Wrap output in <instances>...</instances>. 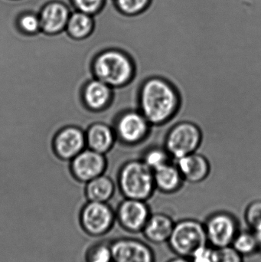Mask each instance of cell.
Masks as SVG:
<instances>
[{
	"label": "cell",
	"mask_w": 261,
	"mask_h": 262,
	"mask_svg": "<svg viewBox=\"0 0 261 262\" xmlns=\"http://www.w3.org/2000/svg\"><path fill=\"white\" fill-rule=\"evenodd\" d=\"M181 96L169 80L152 76L141 84L138 92V109L152 126L170 122L180 108Z\"/></svg>",
	"instance_id": "cell-1"
},
{
	"label": "cell",
	"mask_w": 261,
	"mask_h": 262,
	"mask_svg": "<svg viewBox=\"0 0 261 262\" xmlns=\"http://www.w3.org/2000/svg\"><path fill=\"white\" fill-rule=\"evenodd\" d=\"M92 72L95 78L115 90H119L133 81L136 75V66L127 52L107 48L95 56Z\"/></svg>",
	"instance_id": "cell-2"
},
{
	"label": "cell",
	"mask_w": 261,
	"mask_h": 262,
	"mask_svg": "<svg viewBox=\"0 0 261 262\" xmlns=\"http://www.w3.org/2000/svg\"><path fill=\"white\" fill-rule=\"evenodd\" d=\"M116 183L125 199L147 201L156 191L153 171L141 159L129 160L121 166Z\"/></svg>",
	"instance_id": "cell-3"
},
{
	"label": "cell",
	"mask_w": 261,
	"mask_h": 262,
	"mask_svg": "<svg viewBox=\"0 0 261 262\" xmlns=\"http://www.w3.org/2000/svg\"><path fill=\"white\" fill-rule=\"evenodd\" d=\"M167 243L175 255L190 258L199 248L208 245L204 223L195 219L176 222Z\"/></svg>",
	"instance_id": "cell-4"
},
{
	"label": "cell",
	"mask_w": 261,
	"mask_h": 262,
	"mask_svg": "<svg viewBox=\"0 0 261 262\" xmlns=\"http://www.w3.org/2000/svg\"><path fill=\"white\" fill-rule=\"evenodd\" d=\"M80 226L89 236L107 235L114 226L116 214L109 203L87 201L78 212Z\"/></svg>",
	"instance_id": "cell-5"
},
{
	"label": "cell",
	"mask_w": 261,
	"mask_h": 262,
	"mask_svg": "<svg viewBox=\"0 0 261 262\" xmlns=\"http://www.w3.org/2000/svg\"><path fill=\"white\" fill-rule=\"evenodd\" d=\"M202 131L191 121H181L173 126L165 136L164 146L173 160L197 152L202 143Z\"/></svg>",
	"instance_id": "cell-6"
},
{
	"label": "cell",
	"mask_w": 261,
	"mask_h": 262,
	"mask_svg": "<svg viewBox=\"0 0 261 262\" xmlns=\"http://www.w3.org/2000/svg\"><path fill=\"white\" fill-rule=\"evenodd\" d=\"M152 125L139 109H129L116 114L113 122L116 140L126 146H136L150 134Z\"/></svg>",
	"instance_id": "cell-7"
},
{
	"label": "cell",
	"mask_w": 261,
	"mask_h": 262,
	"mask_svg": "<svg viewBox=\"0 0 261 262\" xmlns=\"http://www.w3.org/2000/svg\"><path fill=\"white\" fill-rule=\"evenodd\" d=\"M203 223L208 244L213 249L231 246L241 230L237 217L226 211L210 214Z\"/></svg>",
	"instance_id": "cell-8"
},
{
	"label": "cell",
	"mask_w": 261,
	"mask_h": 262,
	"mask_svg": "<svg viewBox=\"0 0 261 262\" xmlns=\"http://www.w3.org/2000/svg\"><path fill=\"white\" fill-rule=\"evenodd\" d=\"M116 222L129 233H142L152 212L147 201L125 199L116 210Z\"/></svg>",
	"instance_id": "cell-9"
},
{
	"label": "cell",
	"mask_w": 261,
	"mask_h": 262,
	"mask_svg": "<svg viewBox=\"0 0 261 262\" xmlns=\"http://www.w3.org/2000/svg\"><path fill=\"white\" fill-rule=\"evenodd\" d=\"M113 262H156L153 249L138 238L123 237L110 241Z\"/></svg>",
	"instance_id": "cell-10"
},
{
	"label": "cell",
	"mask_w": 261,
	"mask_h": 262,
	"mask_svg": "<svg viewBox=\"0 0 261 262\" xmlns=\"http://www.w3.org/2000/svg\"><path fill=\"white\" fill-rule=\"evenodd\" d=\"M107 160L105 154L85 148L72 160L74 175L81 181H90L105 172Z\"/></svg>",
	"instance_id": "cell-11"
},
{
	"label": "cell",
	"mask_w": 261,
	"mask_h": 262,
	"mask_svg": "<svg viewBox=\"0 0 261 262\" xmlns=\"http://www.w3.org/2000/svg\"><path fill=\"white\" fill-rule=\"evenodd\" d=\"M54 148L60 157L72 160L87 148L85 131L76 126L64 127L55 136Z\"/></svg>",
	"instance_id": "cell-12"
},
{
	"label": "cell",
	"mask_w": 261,
	"mask_h": 262,
	"mask_svg": "<svg viewBox=\"0 0 261 262\" xmlns=\"http://www.w3.org/2000/svg\"><path fill=\"white\" fill-rule=\"evenodd\" d=\"M115 97V89L95 78L87 81L83 89L84 104L93 112L107 110L113 104Z\"/></svg>",
	"instance_id": "cell-13"
},
{
	"label": "cell",
	"mask_w": 261,
	"mask_h": 262,
	"mask_svg": "<svg viewBox=\"0 0 261 262\" xmlns=\"http://www.w3.org/2000/svg\"><path fill=\"white\" fill-rule=\"evenodd\" d=\"M174 161L187 183H202L208 178L211 171L209 160L198 152L184 156Z\"/></svg>",
	"instance_id": "cell-14"
},
{
	"label": "cell",
	"mask_w": 261,
	"mask_h": 262,
	"mask_svg": "<svg viewBox=\"0 0 261 262\" xmlns=\"http://www.w3.org/2000/svg\"><path fill=\"white\" fill-rule=\"evenodd\" d=\"M85 136L87 147L103 154L110 152L117 142L113 125L101 121L90 126Z\"/></svg>",
	"instance_id": "cell-15"
},
{
	"label": "cell",
	"mask_w": 261,
	"mask_h": 262,
	"mask_svg": "<svg viewBox=\"0 0 261 262\" xmlns=\"http://www.w3.org/2000/svg\"><path fill=\"white\" fill-rule=\"evenodd\" d=\"M171 216L162 212L152 213L142 234L144 238L155 245L168 243L175 226Z\"/></svg>",
	"instance_id": "cell-16"
},
{
	"label": "cell",
	"mask_w": 261,
	"mask_h": 262,
	"mask_svg": "<svg viewBox=\"0 0 261 262\" xmlns=\"http://www.w3.org/2000/svg\"><path fill=\"white\" fill-rule=\"evenodd\" d=\"M69 17L68 9L64 5L50 3L44 7L40 15L41 29L46 35H58L67 26Z\"/></svg>",
	"instance_id": "cell-17"
},
{
	"label": "cell",
	"mask_w": 261,
	"mask_h": 262,
	"mask_svg": "<svg viewBox=\"0 0 261 262\" xmlns=\"http://www.w3.org/2000/svg\"><path fill=\"white\" fill-rule=\"evenodd\" d=\"M153 176L156 190L167 195L177 192L185 183L175 161L153 171Z\"/></svg>",
	"instance_id": "cell-18"
},
{
	"label": "cell",
	"mask_w": 261,
	"mask_h": 262,
	"mask_svg": "<svg viewBox=\"0 0 261 262\" xmlns=\"http://www.w3.org/2000/svg\"><path fill=\"white\" fill-rule=\"evenodd\" d=\"M116 183L112 177L104 173L86 185V196L87 200L99 203H109L114 196Z\"/></svg>",
	"instance_id": "cell-19"
},
{
	"label": "cell",
	"mask_w": 261,
	"mask_h": 262,
	"mask_svg": "<svg viewBox=\"0 0 261 262\" xmlns=\"http://www.w3.org/2000/svg\"><path fill=\"white\" fill-rule=\"evenodd\" d=\"M66 28L70 38L76 40L85 39L91 35L93 20L89 14L79 11L70 15Z\"/></svg>",
	"instance_id": "cell-20"
},
{
	"label": "cell",
	"mask_w": 261,
	"mask_h": 262,
	"mask_svg": "<svg viewBox=\"0 0 261 262\" xmlns=\"http://www.w3.org/2000/svg\"><path fill=\"white\" fill-rule=\"evenodd\" d=\"M231 246L244 258L252 256L254 254L259 252L257 238L254 231L251 229L249 230L241 229L234 238Z\"/></svg>",
	"instance_id": "cell-21"
},
{
	"label": "cell",
	"mask_w": 261,
	"mask_h": 262,
	"mask_svg": "<svg viewBox=\"0 0 261 262\" xmlns=\"http://www.w3.org/2000/svg\"><path fill=\"white\" fill-rule=\"evenodd\" d=\"M141 160L153 171L174 161L165 146H153L143 154Z\"/></svg>",
	"instance_id": "cell-22"
},
{
	"label": "cell",
	"mask_w": 261,
	"mask_h": 262,
	"mask_svg": "<svg viewBox=\"0 0 261 262\" xmlns=\"http://www.w3.org/2000/svg\"><path fill=\"white\" fill-rule=\"evenodd\" d=\"M84 262H113L110 241H101L90 246L84 254Z\"/></svg>",
	"instance_id": "cell-23"
},
{
	"label": "cell",
	"mask_w": 261,
	"mask_h": 262,
	"mask_svg": "<svg viewBox=\"0 0 261 262\" xmlns=\"http://www.w3.org/2000/svg\"><path fill=\"white\" fill-rule=\"evenodd\" d=\"M245 220L251 230L261 227V199H254L247 206Z\"/></svg>",
	"instance_id": "cell-24"
},
{
	"label": "cell",
	"mask_w": 261,
	"mask_h": 262,
	"mask_svg": "<svg viewBox=\"0 0 261 262\" xmlns=\"http://www.w3.org/2000/svg\"><path fill=\"white\" fill-rule=\"evenodd\" d=\"M118 9L129 15H136L145 10L150 0H115Z\"/></svg>",
	"instance_id": "cell-25"
},
{
	"label": "cell",
	"mask_w": 261,
	"mask_h": 262,
	"mask_svg": "<svg viewBox=\"0 0 261 262\" xmlns=\"http://www.w3.org/2000/svg\"><path fill=\"white\" fill-rule=\"evenodd\" d=\"M245 258L231 246L214 249L215 262H245Z\"/></svg>",
	"instance_id": "cell-26"
},
{
	"label": "cell",
	"mask_w": 261,
	"mask_h": 262,
	"mask_svg": "<svg viewBox=\"0 0 261 262\" xmlns=\"http://www.w3.org/2000/svg\"><path fill=\"white\" fill-rule=\"evenodd\" d=\"M19 27L26 35H35L41 29L39 17L32 14L23 15L19 20Z\"/></svg>",
	"instance_id": "cell-27"
},
{
	"label": "cell",
	"mask_w": 261,
	"mask_h": 262,
	"mask_svg": "<svg viewBox=\"0 0 261 262\" xmlns=\"http://www.w3.org/2000/svg\"><path fill=\"white\" fill-rule=\"evenodd\" d=\"M190 262H215L214 249L209 245L202 246L190 256Z\"/></svg>",
	"instance_id": "cell-28"
},
{
	"label": "cell",
	"mask_w": 261,
	"mask_h": 262,
	"mask_svg": "<svg viewBox=\"0 0 261 262\" xmlns=\"http://www.w3.org/2000/svg\"><path fill=\"white\" fill-rule=\"evenodd\" d=\"M73 2L80 12L90 15L99 10L104 0H73Z\"/></svg>",
	"instance_id": "cell-29"
},
{
	"label": "cell",
	"mask_w": 261,
	"mask_h": 262,
	"mask_svg": "<svg viewBox=\"0 0 261 262\" xmlns=\"http://www.w3.org/2000/svg\"><path fill=\"white\" fill-rule=\"evenodd\" d=\"M167 262H190L189 258H185V257H181L177 256L176 255V257L174 258H170Z\"/></svg>",
	"instance_id": "cell-30"
},
{
	"label": "cell",
	"mask_w": 261,
	"mask_h": 262,
	"mask_svg": "<svg viewBox=\"0 0 261 262\" xmlns=\"http://www.w3.org/2000/svg\"><path fill=\"white\" fill-rule=\"evenodd\" d=\"M255 233L256 238H257V243H258L259 252H261V227L254 231Z\"/></svg>",
	"instance_id": "cell-31"
},
{
	"label": "cell",
	"mask_w": 261,
	"mask_h": 262,
	"mask_svg": "<svg viewBox=\"0 0 261 262\" xmlns=\"http://www.w3.org/2000/svg\"><path fill=\"white\" fill-rule=\"evenodd\" d=\"M67 63H70V64H72V63H70V62H67ZM75 66H78V67H80V66H77V64H75ZM80 68H81V67H80ZM81 69H83V68H81ZM84 69V71H86V72H87V73H88V74H89V75H90V73H89V72H87V70H85V69ZM90 79H91V75H90Z\"/></svg>",
	"instance_id": "cell-32"
}]
</instances>
